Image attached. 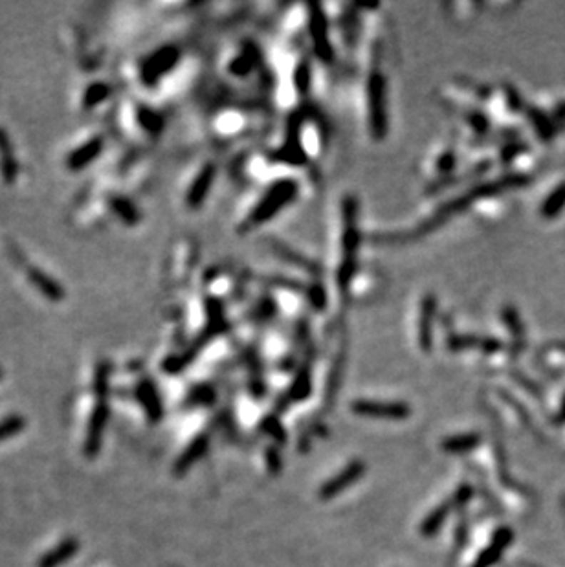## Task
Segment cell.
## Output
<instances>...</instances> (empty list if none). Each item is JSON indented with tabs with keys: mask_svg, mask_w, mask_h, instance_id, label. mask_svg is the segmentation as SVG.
<instances>
[{
	"mask_svg": "<svg viewBox=\"0 0 565 567\" xmlns=\"http://www.w3.org/2000/svg\"><path fill=\"white\" fill-rule=\"evenodd\" d=\"M210 180H213V169H204L200 173V178L195 180V184L191 185V191H189V203L191 204H198L204 198L205 195V188L210 184Z\"/></svg>",
	"mask_w": 565,
	"mask_h": 567,
	"instance_id": "obj_12",
	"label": "cell"
},
{
	"mask_svg": "<svg viewBox=\"0 0 565 567\" xmlns=\"http://www.w3.org/2000/svg\"><path fill=\"white\" fill-rule=\"evenodd\" d=\"M560 415H561V419H564V421H565V404L561 406V413H560Z\"/></svg>",
	"mask_w": 565,
	"mask_h": 567,
	"instance_id": "obj_18",
	"label": "cell"
},
{
	"mask_svg": "<svg viewBox=\"0 0 565 567\" xmlns=\"http://www.w3.org/2000/svg\"><path fill=\"white\" fill-rule=\"evenodd\" d=\"M364 474H365L364 461H352L351 464H347L342 472L336 474L334 477H330L329 481L323 483L320 489V492H317V496H320L323 501H329V499H332L334 496L342 494L343 490L349 489L352 483L358 481L360 477L364 476Z\"/></svg>",
	"mask_w": 565,
	"mask_h": 567,
	"instance_id": "obj_4",
	"label": "cell"
},
{
	"mask_svg": "<svg viewBox=\"0 0 565 567\" xmlns=\"http://www.w3.org/2000/svg\"><path fill=\"white\" fill-rule=\"evenodd\" d=\"M208 443H210V441H208V435L204 434L197 435V437L193 439L191 443L184 448V451L180 454L178 459L175 461L176 476H184V474L191 469L193 464L197 463V461L204 456L205 450H208Z\"/></svg>",
	"mask_w": 565,
	"mask_h": 567,
	"instance_id": "obj_7",
	"label": "cell"
},
{
	"mask_svg": "<svg viewBox=\"0 0 565 567\" xmlns=\"http://www.w3.org/2000/svg\"><path fill=\"white\" fill-rule=\"evenodd\" d=\"M266 464L268 469L272 470V474H278L281 470V457L278 456V450L275 448H268L266 450Z\"/></svg>",
	"mask_w": 565,
	"mask_h": 567,
	"instance_id": "obj_17",
	"label": "cell"
},
{
	"mask_svg": "<svg viewBox=\"0 0 565 567\" xmlns=\"http://www.w3.org/2000/svg\"><path fill=\"white\" fill-rule=\"evenodd\" d=\"M420 327H419V339H420V347L424 351H428L429 344H432V338H429V327L433 323V312H435V303L432 300H424L422 305H420Z\"/></svg>",
	"mask_w": 565,
	"mask_h": 567,
	"instance_id": "obj_10",
	"label": "cell"
},
{
	"mask_svg": "<svg viewBox=\"0 0 565 567\" xmlns=\"http://www.w3.org/2000/svg\"><path fill=\"white\" fill-rule=\"evenodd\" d=\"M512 531L509 527H499L494 533L492 541L488 543L487 549H483L479 553V556L475 558V562L472 563V567H492L499 562L501 554L505 553L507 547L512 543Z\"/></svg>",
	"mask_w": 565,
	"mask_h": 567,
	"instance_id": "obj_6",
	"label": "cell"
},
{
	"mask_svg": "<svg viewBox=\"0 0 565 567\" xmlns=\"http://www.w3.org/2000/svg\"><path fill=\"white\" fill-rule=\"evenodd\" d=\"M355 415L369 419L402 421L411 415V408L404 402H380V400H355L351 404Z\"/></svg>",
	"mask_w": 565,
	"mask_h": 567,
	"instance_id": "obj_2",
	"label": "cell"
},
{
	"mask_svg": "<svg viewBox=\"0 0 565 567\" xmlns=\"http://www.w3.org/2000/svg\"><path fill=\"white\" fill-rule=\"evenodd\" d=\"M564 208H565V182L558 185V188L552 189V193L549 195V197L544 200V204H541L539 213H541L544 219H552V217H556Z\"/></svg>",
	"mask_w": 565,
	"mask_h": 567,
	"instance_id": "obj_11",
	"label": "cell"
},
{
	"mask_svg": "<svg viewBox=\"0 0 565 567\" xmlns=\"http://www.w3.org/2000/svg\"><path fill=\"white\" fill-rule=\"evenodd\" d=\"M310 389H312V386H310V378H308L307 373H301L300 377L295 378L294 384H292L290 399L294 400L307 399V397L310 395Z\"/></svg>",
	"mask_w": 565,
	"mask_h": 567,
	"instance_id": "obj_14",
	"label": "cell"
},
{
	"mask_svg": "<svg viewBox=\"0 0 565 567\" xmlns=\"http://www.w3.org/2000/svg\"><path fill=\"white\" fill-rule=\"evenodd\" d=\"M77 551H79V541L72 536H63L54 541V546L46 547L39 554L35 567H61L68 562Z\"/></svg>",
	"mask_w": 565,
	"mask_h": 567,
	"instance_id": "obj_5",
	"label": "cell"
},
{
	"mask_svg": "<svg viewBox=\"0 0 565 567\" xmlns=\"http://www.w3.org/2000/svg\"><path fill=\"white\" fill-rule=\"evenodd\" d=\"M22 428H24V419L19 417V415H11V417L2 419V421H0V443H2L4 439L17 435L19 431H22Z\"/></svg>",
	"mask_w": 565,
	"mask_h": 567,
	"instance_id": "obj_13",
	"label": "cell"
},
{
	"mask_svg": "<svg viewBox=\"0 0 565 567\" xmlns=\"http://www.w3.org/2000/svg\"><path fill=\"white\" fill-rule=\"evenodd\" d=\"M295 191V185L292 182H279L274 188L270 189L268 193L261 198V203L257 204V208H253V211L248 217L250 226H257V224L265 223L268 217H272L274 213H278L282 208V204H287L292 198Z\"/></svg>",
	"mask_w": 565,
	"mask_h": 567,
	"instance_id": "obj_1",
	"label": "cell"
},
{
	"mask_svg": "<svg viewBox=\"0 0 565 567\" xmlns=\"http://www.w3.org/2000/svg\"><path fill=\"white\" fill-rule=\"evenodd\" d=\"M452 509H454V503H452V499H449V501L441 503V505H439L435 511H432V514L426 516V520H424L422 525H420V534L426 538L435 536V534L441 531L442 523H444L446 518L449 516Z\"/></svg>",
	"mask_w": 565,
	"mask_h": 567,
	"instance_id": "obj_8",
	"label": "cell"
},
{
	"mask_svg": "<svg viewBox=\"0 0 565 567\" xmlns=\"http://www.w3.org/2000/svg\"><path fill=\"white\" fill-rule=\"evenodd\" d=\"M481 443L479 434H462L454 435V437L444 439L441 443V450L448 451V454H467V451L475 450Z\"/></svg>",
	"mask_w": 565,
	"mask_h": 567,
	"instance_id": "obj_9",
	"label": "cell"
},
{
	"mask_svg": "<svg viewBox=\"0 0 565 567\" xmlns=\"http://www.w3.org/2000/svg\"><path fill=\"white\" fill-rule=\"evenodd\" d=\"M472 496H474V490H472L470 485H461L457 490H455L454 498H452V503H454V507H464L468 501L472 499Z\"/></svg>",
	"mask_w": 565,
	"mask_h": 567,
	"instance_id": "obj_16",
	"label": "cell"
},
{
	"mask_svg": "<svg viewBox=\"0 0 565 567\" xmlns=\"http://www.w3.org/2000/svg\"><path fill=\"white\" fill-rule=\"evenodd\" d=\"M261 428L263 431H266V434L270 435V437L278 439L279 443H285V441H287V434L282 430L281 422H279L275 417H266L265 421H263Z\"/></svg>",
	"mask_w": 565,
	"mask_h": 567,
	"instance_id": "obj_15",
	"label": "cell"
},
{
	"mask_svg": "<svg viewBox=\"0 0 565 567\" xmlns=\"http://www.w3.org/2000/svg\"><path fill=\"white\" fill-rule=\"evenodd\" d=\"M367 111L372 134L382 136L385 129V85L384 78L377 72L367 85Z\"/></svg>",
	"mask_w": 565,
	"mask_h": 567,
	"instance_id": "obj_3",
	"label": "cell"
}]
</instances>
